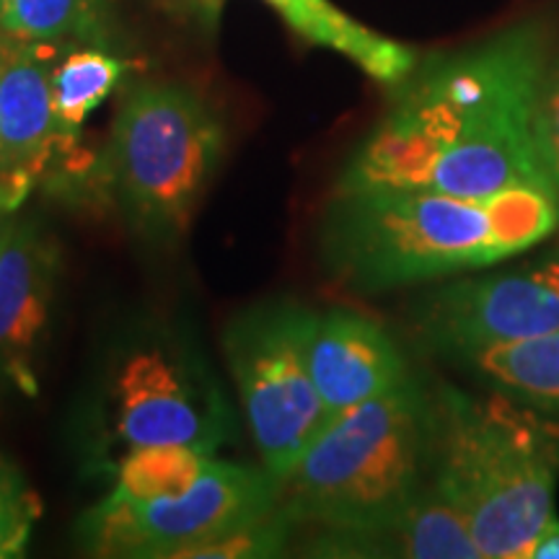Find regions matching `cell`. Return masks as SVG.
<instances>
[{"label": "cell", "instance_id": "14", "mask_svg": "<svg viewBox=\"0 0 559 559\" xmlns=\"http://www.w3.org/2000/svg\"><path fill=\"white\" fill-rule=\"evenodd\" d=\"M464 362L495 391L559 419V332L474 353Z\"/></svg>", "mask_w": 559, "mask_h": 559}, {"label": "cell", "instance_id": "3", "mask_svg": "<svg viewBox=\"0 0 559 559\" xmlns=\"http://www.w3.org/2000/svg\"><path fill=\"white\" fill-rule=\"evenodd\" d=\"M432 485L464 515L481 559H526L555 519L559 419L513 396L443 386L436 400Z\"/></svg>", "mask_w": 559, "mask_h": 559}, {"label": "cell", "instance_id": "1", "mask_svg": "<svg viewBox=\"0 0 559 559\" xmlns=\"http://www.w3.org/2000/svg\"><path fill=\"white\" fill-rule=\"evenodd\" d=\"M544 75L547 34L536 21L430 68L370 132L340 190L555 192L536 135Z\"/></svg>", "mask_w": 559, "mask_h": 559}, {"label": "cell", "instance_id": "9", "mask_svg": "<svg viewBox=\"0 0 559 559\" xmlns=\"http://www.w3.org/2000/svg\"><path fill=\"white\" fill-rule=\"evenodd\" d=\"M117 432L130 445L179 443L210 453L223 430L192 373L164 349H140L117 376Z\"/></svg>", "mask_w": 559, "mask_h": 559}, {"label": "cell", "instance_id": "12", "mask_svg": "<svg viewBox=\"0 0 559 559\" xmlns=\"http://www.w3.org/2000/svg\"><path fill=\"white\" fill-rule=\"evenodd\" d=\"M62 138L52 99V70L37 45L0 55V166L34 171Z\"/></svg>", "mask_w": 559, "mask_h": 559}, {"label": "cell", "instance_id": "15", "mask_svg": "<svg viewBox=\"0 0 559 559\" xmlns=\"http://www.w3.org/2000/svg\"><path fill=\"white\" fill-rule=\"evenodd\" d=\"M210 456L194 445H132L117 469L115 492L128 500L179 498L202 477Z\"/></svg>", "mask_w": 559, "mask_h": 559}, {"label": "cell", "instance_id": "21", "mask_svg": "<svg viewBox=\"0 0 559 559\" xmlns=\"http://www.w3.org/2000/svg\"><path fill=\"white\" fill-rule=\"evenodd\" d=\"M526 559H559V519L555 515L547 528L531 544Z\"/></svg>", "mask_w": 559, "mask_h": 559}, {"label": "cell", "instance_id": "6", "mask_svg": "<svg viewBox=\"0 0 559 559\" xmlns=\"http://www.w3.org/2000/svg\"><path fill=\"white\" fill-rule=\"evenodd\" d=\"M313 321L298 306L272 304L241 313L226 332L251 438L277 485L330 423L309 368Z\"/></svg>", "mask_w": 559, "mask_h": 559}, {"label": "cell", "instance_id": "17", "mask_svg": "<svg viewBox=\"0 0 559 559\" xmlns=\"http://www.w3.org/2000/svg\"><path fill=\"white\" fill-rule=\"evenodd\" d=\"M124 75V62L102 50L70 52L52 68V99L62 130L73 138Z\"/></svg>", "mask_w": 559, "mask_h": 559}, {"label": "cell", "instance_id": "11", "mask_svg": "<svg viewBox=\"0 0 559 559\" xmlns=\"http://www.w3.org/2000/svg\"><path fill=\"white\" fill-rule=\"evenodd\" d=\"M55 264V247L34 226L0 228V368L29 389V355L50 317Z\"/></svg>", "mask_w": 559, "mask_h": 559}, {"label": "cell", "instance_id": "19", "mask_svg": "<svg viewBox=\"0 0 559 559\" xmlns=\"http://www.w3.org/2000/svg\"><path fill=\"white\" fill-rule=\"evenodd\" d=\"M39 513V498L26 487L16 466L0 453V559L24 555Z\"/></svg>", "mask_w": 559, "mask_h": 559}, {"label": "cell", "instance_id": "20", "mask_svg": "<svg viewBox=\"0 0 559 559\" xmlns=\"http://www.w3.org/2000/svg\"><path fill=\"white\" fill-rule=\"evenodd\" d=\"M536 135H539L544 169H547L551 187L559 194V52L555 66L547 68V75H544Z\"/></svg>", "mask_w": 559, "mask_h": 559}, {"label": "cell", "instance_id": "2", "mask_svg": "<svg viewBox=\"0 0 559 559\" xmlns=\"http://www.w3.org/2000/svg\"><path fill=\"white\" fill-rule=\"evenodd\" d=\"M557 226L559 198L547 187L487 198L340 190L326 207L321 251L342 283L386 290L489 267L536 247Z\"/></svg>", "mask_w": 559, "mask_h": 559}, {"label": "cell", "instance_id": "16", "mask_svg": "<svg viewBox=\"0 0 559 559\" xmlns=\"http://www.w3.org/2000/svg\"><path fill=\"white\" fill-rule=\"evenodd\" d=\"M102 0H0V29L26 45L102 37Z\"/></svg>", "mask_w": 559, "mask_h": 559}, {"label": "cell", "instance_id": "5", "mask_svg": "<svg viewBox=\"0 0 559 559\" xmlns=\"http://www.w3.org/2000/svg\"><path fill=\"white\" fill-rule=\"evenodd\" d=\"M223 130L207 104L177 83H145L111 124L109 177L140 228L179 236L213 179Z\"/></svg>", "mask_w": 559, "mask_h": 559}, {"label": "cell", "instance_id": "13", "mask_svg": "<svg viewBox=\"0 0 559 559\" xmlns=\"http://www.w3.org/2000/svg\"><path fill=\"white\" fill-rule=\"evenodd\" d=\"M293 32L311 45L330 47L366 70L370 79L396 86L415 70V52L402 41L381 37L340 11L330 0H267Z\"/></svg>", "mask_w": 559, "mask_h": 559}, {"label": "cell", "instance_id": "7", "mask_svg": "<svg viewBox=\"0 0 559 559\" xmlns=\"http://www.w3.org/2000/svg\"><path fill=\"white\" fill-rule=\"evenodd\" d=\"M277 508V481L228 461H207L179 498L128 500L111 492L79 521L81 544L96 557L187 559L200 544L260 521Z\"/></svg>", "mask_w": 559, "mask_h": 559}, {"label": "cell", "instance_id": "10", "mask_svg": "<svg viewBox=\"0 0 559 559\" xmlns=\"http://www.w3.org/2000/svg\"><path fill=\"white\" fill-rule=\"evenodd\" d=\"M309 368L330 423L400 386L409 376L407 360L391 334L379 321L355 311L317 317L309 340Z\"/></svg>", "mask_w": 559, "mask_h": 559}, {"label": "cell", "instance_id": "4", "mask_svg": "<svg viewBox=\"0 0 559 559\" xmlns=\"http://www.w3.org/2000/svg\"><path fill=\"white\" fill-rule=\"evenodd\" d=\"M436 402L415 379L332 419L277 485L290 526L353 531L391 519L425 487Z\"/></svg>", "mask_w": 559, "mask_h": 559}, {"label": "cell", "instance_id": "18", "mask_svg": "<svg viewBox=\"0 0 559 559\" xmlns=\"http://www.w3.org/2000/svg\"><path fill=\"white\" fill-rule=\"evenodd\" d=\"M290 521L280 513V508L262 515L260 521L228 531L218 539L194 547L187 559H254L277 557L288 547Z\"/></svg>", "mask_w": 559, "mask_h": 559}, {"label": "cell", "instance_id": "22", "mask_svg": "<svg viewBox=\"0 0 559 559\" xmlns=\"http://www.w3.org/2000/svg\"><path fill=\"white\" fill-rule=\"evenodd\" d=\"M179 3L190 5V9L198 11L200 16H207L210 21H213L215 16H218V11H221V3H223V0H179Z\"/></svg>", "mask_w": 559, "mask_h": 559}, {"label": "cell", "instance_id": "8", "mask_svg": "<svg viewBox=\"0 0 559 559\" xmlns=\"http://www.w3.org/2000/svg\"><path fill=\"white\" fill-rule=\"evenodd\" d=\"M419 330L461 360L559 332V262L445 285L425 304Z\"/></svg>", "mask_w": 559, "mask_h": 559}]
</instances>
